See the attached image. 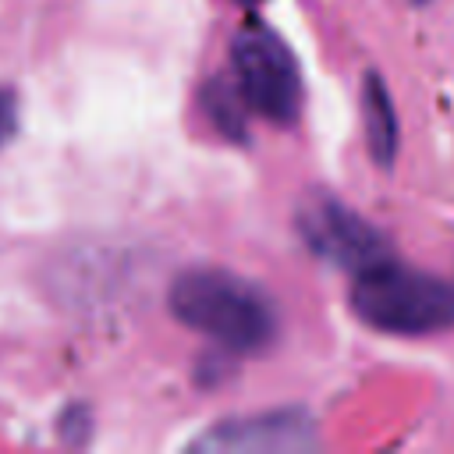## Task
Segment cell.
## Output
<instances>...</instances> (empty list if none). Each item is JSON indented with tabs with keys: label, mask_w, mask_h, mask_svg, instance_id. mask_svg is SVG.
Listing matches in <instances>:
<instances>
[{
	"label": "cell",
	"mask_w": 454,
	"mask_h": 454,
	"mask_svg": "<svg viewBox=\"0 0 454 454\" xmlns=\"http://www.w3.org/2000/svg\"><path fill=\"white\" fill-rule=\"evenodd\" d=\"M167 305L174 319L238 355L266 351L280 333L273 298L255 280L231 270H184L170 284Z\"/></svg>",
	"instance_id": "1"
},
{
	"label": "cell",
	"mask_w": 454,
	"mask_h": 454,
	"mask_svg": "<svg viewBox=\"0 0 454 454\" xmlns=\"http://www.w3.org/2000/svg\"><path fill=\"white\" fill-rule=\"evenodd\" d=\"M14 124H18V117H14V96L7 89H0V145L14 135Z\"/></svg>",
	"instance_id": "8"
},
{
	"label": "cell",
	"mask_w": 454,
	"mask_h": 454,
	"mask_svg": "<svg viewBox=\"0 0 454 454\" xmlns=\"http://www.w3.org/2000/svg\"><path fill=\"white\" fill-rule=\"evenodd\" d=\"M362 124H365V145H369V156L387 170L394 167L397 160V110H394V99L383 85V78L376 71H369L362 78Z\"/></svg>",
	"instance_id": "6"
},
{
	"label": "cell",
	"mask_w": 454,
	"mask_h": 454,
	"mask_svg": "<svg viewBox=\"0 0 454 454\" xmlns=\"http://www.w3.org/2000/svg\"><path fill=\"white\" fill-rule=\"evenodd\" d=\"M298 234L312 255H319L330 266H340L348 273H362L383 259H394L390 241L369 220H362L351 206H344L340 199H333L326 192L301 199Z\"/></svg>",
	"instance_id": "4"
},
{
	"label": "cell",
	"mask_w": 454,
	"mask_h": 454,
	"mask_svg": "<svg viewBox=\"0 0 454 454\" xmlns=\"http://www.w3.org/2000/svg\"><path fill=\"white\" fill-rule=\"evenodd\" d=\"M195 450H231V454H266V450H309L316 447V422L305 408H273L241 419H223L202 433Z\"/></svg>",
	"instance_id": "5"
},
{
	"label": "cell",
	"mask_w": 454,
	"mask_h": 454,
	"mask_svg": "<svg viewBox=\"0 0 454 454\" xmlns=\"http://www.w3.org/2000/svg\"><path fill=\"white\" fill-rule=\"evenodd\" d=\"M231 67L241 99L270 124H294L305 103L301 71L287 43L262 21H248L231 39Z\"/></svg>",
	"instance_id": "3"
},
{
	"label": "cell",
	"mask_w": 454,
	"mask_h": 454,
	"mask_svg": "<svg viewBox=\"0 0 454 454\" xmlns=\"http://www.w3.org/2000/svg\"><path fill=\"white\" fill-rule=\"evenodd\" d=\"M351 309L380 333L426 337L454 326V284L383 259L355 273Z\"/></svg>",
	"instance_id": "2"
},
{
	"label": "cell",
	"mask_w": 454,
	"mask_h": 454,
	"mask_svg": "<svg viewBox=\"0 0 454 454\" xmlns=\"http://www.w3.org/2000/svg\"><path fill=\"white\" fill-rule=\"evenodd\" d=\"M202 106L209 114V121L216 124V131L231 142H245L248 138V128H245V114H241V92L234 82H223V78H213L206 89H202Z\"/></svg>",
	"instance_id": "7"
},
{
	"label": "cell",
	"mask_w": 454,
	"mask_h": 454,
	"mask_svg": "<svg viewBox=\"0 0 454 454\" xmlns=\"http://www.w3.org/2000/svg\"><path fill=\"white\" fill-rule=\"evenodd\" d=\"M238 4H255V0H238Z\"/></svg>",
	"instance_id": "9"
}]
</instances>
